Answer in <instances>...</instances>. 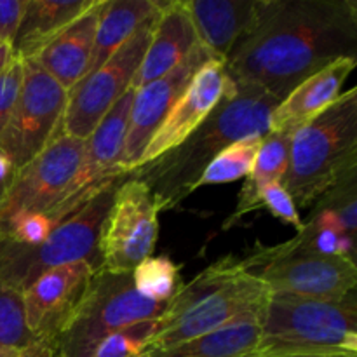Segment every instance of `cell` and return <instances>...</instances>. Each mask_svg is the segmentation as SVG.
<instances>
[{
	"instance_id": "obj_25",
	"label": "cell",
	"mask_w": 357,
	"mask_h": 357,
	"mask_svg": "<svg viewBox=\"0 0 357 357\" xmlns=\"http://www.w3.org/2000/svg\"><path fill=\"white\" fill-rule=\"evenodd\" d=\"M295 250L328 257H342L356 264V239H352L337 216L326 209H317L309 223H303L295 239L288 241Z\"/></svg>"
},
{
	"instance_id": "obj_9",
	"label": "cell",
	"mask_w": 357,
	"mask_h": 357,
	"mask_svg": "<svg viewBox=\"0 0 357 357\" xmlns=\"http://www.w3.org/2000/svg\"><path fill=\"white\" fill-rule=\"evenodd\" d=\"M157 14L139 24L131 38L96 72L84 77L72 91H68L58 132L86 142L115 101L132 87V79L152 38Z\"/></svg>"
},
{
	"instance_id": "obj_21",
	"label": "cell",
	"mask_w": 357,
	"mask_h": 357,
	"mask_svg": "<svg viewBox=\"0 0 357 357\" xmlns=\"http://www.w3.org/2000/svg\"><path fill=\"white\" fill-rule=\"evenodd\" d=\"M96 0H26L13 47L16 56L30 59L49 40L65 30Z\"/></svg>"
},
{
	"instance_id": "obj_26",
	"label": "cell",
	"mask_w": 357,
	"mask_h": 357,
	"mask_svg": "<svg viewBox=\"0 0 357 357\" xmlns=\"http://www.w3.org/2000/svg\"><path fill=\"white\" fill-rule=\"evenodd\" d=\"M261 142H264V136L255 135L227 146L206 167L204 173L197 180L195 190L201 187H208V185L232 183V181L241 180V178L250 176L255 159H257V153L261 146Z\"/></svg>"
},
{
	"instance_id": "obj_28",
	"label": "cell",
	"mask_w": 357,
	"mask_h": 357,
	"mask_svg": "<svg viewBox=\"0 0 357 357\" xmlns=\"http://www.w3.org/2000/svg\"><path fill=\"white\" fill-rule=\"evenodd\" d=\"M37 342L24 321L21 293L0 278V349L23 351Z\"/></svg>"
},
{
	"instance_id": "obj_14",
	"label": "cell",
	"mask_w": 357,
	"mask_h": 357,
	"mask_svg": "<svg viewBox=\"0 0 357 357\" xmlns=\"http://www.w3.org/2000/svg\"><path fill=\"white\" fill-rule=\"evenodd\" d=\"M209 59H216L202 44L195 45L183 63L166 73L164 77L152 80L145 86L135 89L131 112H129L128 135L121 157V167L131 174L138 167L143 150L146 149L157 128L164 121L178 98L187 89L194 73Z\"/></svg>"
},
{
	"instance_id": "obj_2",
	"label": "cell",
	"mask_w": 357,
	"mask_h": 357,
	"mask_svg": "<svg viewBox=\"0 0 357 357\" xmlns=\"http://www.w3.org/2000/svg\"><path fill=\"white\" fill-rule=\"evenodd\" d=\"M279 103L278 96L261 87L227 79L225 93L209 117L181 145L136 167L131 176L150 188L159 213L178 208L194 194L201 174L227 146L248 136L267 135Z\"/></svg>"
},
{
	"instance_id": "obj_20",
	"label": "cell",
	"mask_w": 357,
	"mask_h": 357,
	"mask_svg": "<svg viewBox=\"0 0 357 357\" xmlns=\"http://www.w3.org/2000/svg\"><path fill=\"white\" fill-rule=\"evenodd\" d=\"M199 44L225 63L250 31L258 0H183Z\"/></svg>"
},
{
	"instance_id": "obj_19",
	"label": "cell",
	"mask_w": 357,
	"mask_h": 357,
	"mask_svg": "<svg viewBox=\"0 0 357 357\" xmlns=\"http://www.w3.org/2000/svg\"><path fill=\"white\" fill-rule=\"evenodd\" d=\"M356 65L357 58H342L300 82L272 112L268 131H286L293 135L317 117L337 101Z\"/></svg>"
},
{
	"instance_id": "obj_34",
	"label": "cell",
	"mask_w": 357,
	"mask_h": 357,
	"mask_svg": "<svg viewBox=\"0 0 357 357\" xmlns=\"http://www.w3.org/2000/svg\"><path fill=\"white\" fill-rule=\"evenodd\" d=\"M26 0H0V38L13 44Z\"/></svg>"
},
{
	"instance_id": "obj_13",
	"label": "cell",
	"mask_w": 357,
	"mask_h": 357,
	"mask_svg": "<svg viewBox=\"0 0 357 357\" xmlns=\"http://www.w3.org/2000/svg\"><path fill=\"white\" fill-rule=\"evenodd\" d=\"M132 98L135 87H129L86 139L84 155L75 176L72 178L61 197L45 211L52 225L75 213L101 188L129 176V173L121 167V157L128 135Z\"/></svg>"
},
{
	"instance_id": "obj_18",
	"label": "cell",
	"mask_w": 357,
	"mask_h": 357,
	"mask_svg": "<svg viewBox=\"0 0 357 357\" xmlns=\"http://www.w3.org/2000/svg\"><path fill=\"white\" fill-rule=\"evenodd\" d=\"M197 42L195 28L185 9L183 0L162 2L153 24L150 44L132 79V87L138 89L169 73L185 61Z\"/></svg>"
},
{
	"instance_id": "obj_8",
	"label": "cell",
	"mask_w": 357,
	"mask_h": 357,
	"mask_svg": "<svg viewBox=\"0 0 357 357\" xmlns=\"http://www.w3.org/2000/svg\"><path fill=\"white\" fill-rule=\"evenodd\" d=\"M243 261L248 271L267 284L271 293L340 300L354 293L357 286L354 261L295 250L289 243L260 248Z\"/></svg>"
},
{
	"instance_id": "obj_31",
	"label": "cell",
	"mask_w": 357,
	"mask_h": 357,
	"mask_svg": "<svg viewBox=\"0 0 357 357\" xmlns=\"http://www.w3.org/2000/svg\"><path fill=\"white\" fill-rule=\"evenodd\" d=\"M260 208H267L271 215H274L275 218L295 227L296 232L302 230L303 222L298 215V208H296L291 195L288 194V190L281 183H271L260 192L258 209Z\"/></svg>"
},
{
	"instance_id": "obj_37",
	"label": "cell",
	"mask_w": 357,
	"mask_h": 357,
	"mask_svg": "<svg viewBox=\"0 0 357 357\" xmlns=\"http://www.w3.org/2000/svg\"><path fill=\"white\" fill-rule=\"evenodd\" d=\"M20 351H10V349H0V357H17Z\"/></svg>"
},
{
	"instance_id": "obj_6",
	"label": "cell",
	"mask_w": 357,
	"mask_h": 357,
	"mask_svg": "<svg viewBox=\"0 0 357 357\" xmlns=\"http://www.w3.org/2000/svg\"><path fill=\"white\" fill-rule=\"evenodd\" d=\"M124 180L101 188L75 213L56 223L51 234L37 246L0 241V278L10 288L23 293L44 272L61 265L87 261L94 271L101 268L98 253L101 227L114 202L115 192Z\"/></svg>"
},
{
	"instance_id": "obj_23",
	"label": "cell",
	"mask_w": 357,
	"mask_h": 357,
	"mask_svg": "<svg viewBox=\"0 0 357 357\" xmlns=\"http://www.w3.org/2000/svg\"><path fill=\"white\" fill-rule=\"evenodd\" d=\"M258 337V316L250 314L204 337L169 347L150 349L138 357H251L257 352Z\"/></svg>"
},
{
	"instance_id": "obj_11",
	"label": "cell",
	"mask_w": 357,
	"mask_h": 357,
	"mask_svg": "<svg viewBox=\"0 0 357 357\" xmlns=\"http://www.w3.org/2000/svg\"><path fill=\"white\" fill-rule=\"evenodd\" d=\"M86 142L58 135L37 157L14 173L0 199V241L20 218L52 208L75 176Z\"/></svg>"
},
{
	"instance_id": "obj_1",
	"label": "cell",
	"mask_w": 357,
	"mask_h": 357,
	"mask_svg": "<svg viewBox=\"0 0 357 357\" xmlns=\"http://www.w3.org/2000/svg\"><path fill=\"white\" fill-rule=\"evenodd\" d=\"M342 58H357L354 0H258L250 31L225 61L227 79L284 100Z\"/></svg>"
},
{
	"instance_id": "obj_29",
	"label": "cell",
	"mask_w": 357,
	"mask_h": 357,
	"mask_svg": "<svg viewBox=\"0 0 357 357\" xmlns=\"http://www.w3.org/2000/svg\"><path fill=\"white\" fill-rule=\"evenodd\" d=\"M317 209H326L338 218L345 232L356 239L357 229V171L338 181L317 201Z\"/></svg>"
},
{
	"instance_id": "obj_36",
	"label": "cell",
	"mask_w": 357,
	"mask_h": 357,
	"mask_svg": "<svg viewBox=\"0 0 357 357\" xmlns=\"http://www.w3.org/2000/svg\"><path fill=\"white\" fill-rule=\"evenodd\" d=\"M16 58L17 56L16 52H14L13 44L0 38V72H3V70H6Z\"/></svg>"
},
{
	"instance_id": "obj_30",
	"label": "cell",
	"mask_w": 357,
	"mask_h": 357,
	"mask_svg": "<svg viewBox=\"0 0 357 357\" xmlns=\"http://www.w3.org/2000/svg\"><path fill=\"white\" fill-rule=\"evenodd\" d=\"M155 321H146L115 331L98 345L91 357H138L145 351L146 342L155 328Z\"/></svg>"
},
{
	"instance_id": "obj_3",
	"label": "cell",
	"mask_w": 357,
	"mask_h": 357,
	"mask_svg": "<svg viewBox=\"0 0 357 357\" xmlns=\"http://www.w3.org/2000/svg\"><path fill=\"white\" fill-rule=\"evenodd\" d=\"M268 296L271 289L243 260L222 258L183 284L167 303L145 351L204 337L250 314L260 316Z\"/></svg>"
},
{
	"instance_id": "obj_22",
	"label": "cell",
	"mask_w": 357,
	"mask_h": 357,
	"mask_svg": "<svg viewBox=\"0 0 357 357\" xmlns=\"http://www.w3.org/2000/svg\"><path fill=\"white\" fill-rule=\"evenodd\" d=\"M160 6L162 2L159 0H105L86 75L107 63L131 38L139 24L159 13Z\"/></svg>"
},
{
	"instance_id": "obj_5",
	"label": "cell",
	"mask_w": 357,
	"mask_h": 357,
	"mask_svg": "<svg viewBox=\"0 0 357 357\" xmlns=\"http://www.w3.org/2000/svg\"><path fill=\"white\" fill-rule=\"evenodd\" d=\"M357 171V89L351 87L293 132L281 185L296 208H309Z\"/></svg>"
},
{
	"instance_id": "obj_15",
	"label": "cell",
	"mask_w": 357,
	"mask_h": 357,
	"mask_svg": "<svg viewBox=\"0 0 357 357\" xmlns=\"http://www.w3.org/2000/svg\"><path fill=\"white\" fill-rule=\"evenodd\" d=\"M94 268L87 261L61 265L44 272L23 293L24 321L35 340L54 342L75 314Z\"/></svg>"
},
{
	"instance_id": "obj_12",
	"label": "cell",
	"mask_w": 357,
	"mask_h": 357,
	"mask_svg": "<svg viewBox=\"0 0 357 357\" xmlns=\"http://www.w3.org/2000/svg\"><path fill=\"white\" fill-rule=\"evenodd\" d=\"M159 237V209L150 188L129 174L115 192L98 241L101 268L132 272L152 257Z\"/></svg>"
},
{
	"instance_id": "obj_4",
	"label": "cell",
	"mask_w": 357,
	"mask_h": 357,
	"mask_svg": "<svg viewBox=\"0 0 357 357\" xmlns=\"http://www.w3.org/2000/svg\"><path fill=\"white\" fill-rule=\"evenodd\" d=\"M255 356L357 357L356 293L340 300L271 293Z\"/></svg>"
},
{
	"instance_id": "obj_32",
	"label": "cell",
	"mask_w": 357,
	"mask_h": 357,
	"mask_svg": "<svg viewBox=\"0 0 357 357\" xmlns=\"http://www.w3.org/2000/svg\"><path fill=\"white\" fill-rule=\"evenodd\" d=\"M24 75V59L17 56L3 72H0V132L6 128L16 105Z\"/></svg>"
},
{
	"instance_id": "obj_16",
	"label": "cell",
	"mask_w": 357,
	"mask_h": 357,
	"mask_svg": "<svg viewBox=\"0 0 357 357\" xmlns=\"http://www.w3.org/2000/svg\"><path fill=\"white\" fill-rule=\"evenodd\" d=\"M225 87V63L220 59H209L194 73L187 89L160 122L155 135L143 150L138 167L181 145L209 117L213 108L222 100Z\"/></svg>"
},
{
	"instance_id": "obj_24",
	"label": "cell",
	"mask_w": 357,
	"mask_h": 357,
	"mask_svg": "<svg viewBox=\"0 0 357 357\" xmlns=\"http://www.w3.org/2000/svg\"><path fill=\"white\" fill-rule=\"evenodd\" d=\"M291 132L268 131L264 136L260 150L255 159L253 169L241 188L239 201L234 215L225 222L223 229H230L248 213L258 209L260 192L271 183H281L289 164V150H291Z\"/></svg>"
},
{
	"instance_id": "obj_38",
	"label": "cell",
	"mask_w": 357,
	"mask_h": 357,
	"mask_svg": "<svg viewBox=\"0 0 357 357\" xmlns=\"http://www.w3.org/2000/svg\"><path fill=\"white\" fill-rule=\"evenodd\" d=\"M251 357H344V356H251Z\"/></svg>"
},
{
	"instance_id": "obj_33",
	"label": "cell",
	"mask_w": 357,
	"mask_h": 357,
	"mask_svg": "<svg viewBox=\"0 0 357 357\" xmlns=\"http://www.w3.org/2000/svg\"><path fill=\"white\" fill-rule=\"evenodd\" d=\"M52 227L54 225H52V222L45 213L26 215L10 227L9 234L3 241L23 244V246H37L51 234Z\"/></svg>"
},
{
	"instance_id": "obj_10",
	"label": "cell",
	"mask_w": 357,
	"mask_h": 357,
	"mask_svg": "<svg viewBox=\"0 0 357 357\" xmlns=\"http://www.w3.org/2000/svg\"><path fill=\"white\" fill-rule=\"evenodd\" d=\"M68 91L31 59H24V75L6 128L0 132V153L14 169L37 157L56 136Z\"/></svg>"
},
{
	"instance_id": "obj_7",
	"label": "cell",
	"mask_w": 357,
	"mask_h": 357,
	"mask_svg": "<svg viewBox=\"0 0 357 357\" xmlns=\"http://www.w3.org/2000/svg\"><path fill=\"white\" fill-rule=\"evenodd\" d=\"M166 307L167 303L153 302L139 295L131 272L98 268L75 314L54 340L58 354L91 357L112 333L159 319Z\"/></svg>"
},
{
	"instance_id": "obj_35",
	"label": "cell",
	"mask_w": 357,
	"mask_h": 357,
	"mask_svg": "<svg viewBox=\"0 0 357 357\" xmlns=\"http://www.w3.org/2000/svg\"><path fill=\"white\" fill-rule=\"evenodd\" d=\"M17 357H61L58 354V349H56L54 342H44L37 340L31 345L24 347L23 351H20Z\"/></svg>"
},
{
	"instance_id": "obj_17",
	"label": "cell",
	"mask_w": 357,
	"mask_h": 357,
	"mask_svg": "<svg viewBox=\"0 0 357 357\" xmlns=\"http://www.w3.org/2000/svg\"><path fill=\"white\" fill-rule=\"evenodd\" d=\"M103 3L105 0H96L30 58L65 91H72L86 77Z\"/></svg>"
},
{
	"instance_id": "obj_27",
	"label": "cell",
	"mask_w": 357,
	"mask_h": 357,
	"mask_svg": "<svg viewBox=\"0 0 357 357\" xmlns=\"http://www.w3.org/2000/svg\"><path fill=\"white\" fill-rule=\"evenodd\" d=\"M131 274L136 291L153 302L169 303L183 288L180 265L167 257H149Z\"/></svg>"
}]
</instances>
